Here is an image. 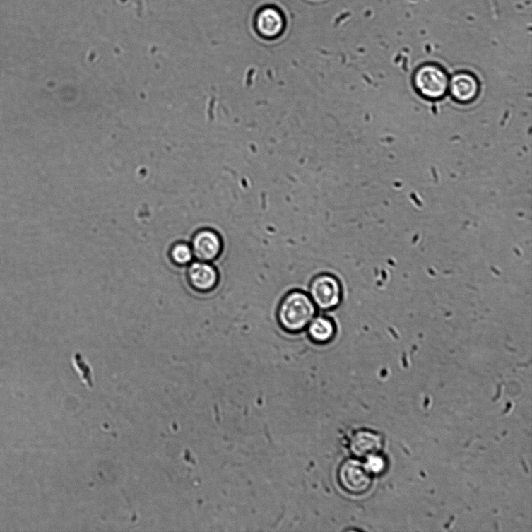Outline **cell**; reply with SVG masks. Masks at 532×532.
Returning a JSON list of instances; mask_svg holds the SVG:
<instances>
[{
	"mask_svg": "<svg viewBox=\"0 0 532 532\" xmlns=\"http://www.w3.org/2000/svg\"><path fill=\"white\" fill-rule=\"evenodd\" d=\"M315 314V304L309 296L301 292H293L281 302L279 320L285 330L298 332L309 325Z\"/></svg>",
	"mask_w": 532,
	"mask_h": 532,
	"instance_id": "6da1fadb",
	"label": "cell"
},
{
	"mask_svg": "<svg viewBox=\"0 0 532 532\" xmlns=\"http://www.w3.org/2000/svg\"><path fill=\"white\" fill-rule=\"evenodd\" d=\"M413 81L416 93L428 101L442 100L449 89L448 75L437 64H428L418 68Z\"/></svg>",
	"mask_w": 532,
	"mask_h": 532,
	"instance_id": "7a4b0ae2",
	"label": "cell"
},
{
	"mask_svg": "<svg viewBox=\"0 0 532 532\" xmlns=\"http://www.w3.org/2000/svg\"><path fill=\"white\" fill-rule=\"evenodd\" d=\"M311 300L321 309H331L338 306L341 297V286L337 278L321 276L314 279L310 287Z\"/></svg>",
	"mask_w": 532,
	"mask_h": 532,
	"instance_id": "3957f363",
	"label": "cell"
},
{
	"mask_svg": "<svg viewBox=\"0 0 532 532\" xmlns=\"http://www.w3.org/2000/svg\"><path fill=\"white\" fill-rule=\"evenodd\" d=\"M339 481L345 491L355 495L367 492L372 483L371 474L366 466L354 460L346 461L341 467Z\"/></svg>",
	"mask_w": 532,
	"mask_h": 532,
	"instance_id": "277c9868",
	"label": "cell"
},
{
	"mask_svg": "<svg viewBox=\"0 0 532 532\" xmlns=\"http://www.w3.org/2000/svg\"><path fill=\"white\" fill-rule=\"evenodd\" d=\"M453 100L460 104L474 102L480 94V85L475 76L468 72L455 73L449 81Z\"/></svg>",
	"mask_w": 532,
	"mask_h": 532,
	"instance_id": "5b68a950",
	"label": "cell"
},
{
	"mask_svg": "<svg viewBox=\"0 0 532 532\" xmlns=\"http://www.w3.org/2000/svg\"><path fill=\"white\" fill-rule=\"evenodd\" d=\"M191 248L194 256L200 261H214L222 252V240L214 231L202 230L194 235Z\"/></svg>",
	"mask_w": 532,
	"mask_h": 532,
	"instance_id": "8992f818",
	"label": "cell"
},
{
	"mask_svg": "<svg viewBox=\"0 0 532 532\" xmlns=\"http://www.w3.org/2000/svg\"><path fill=\"white\" fill-rule=\"evenodd\" d=\"M189 283L195 290L208 292L214 288L218 281L216 269L208 262H195L191 265L188 271Z\"/></svg>",
	"mask_w": 532,
	"mask_h": 532,
	"instance_id": "52a82bcc",
	"label": "cell"
},
{
	"mask_svg": "<svg viewBox=\"0 0 532 532\" xmlns=\"http://www.w3.org/2000/svg\"><path fill=\"white\" fill-rule=\"evenodd\" d=\"M383 447V439L377 432L360 431L354 436L352 442L353 452L359 457L368 458L379 454Z\"/></svg>",
	"mask_w": 532,
	"mask_h": 532,
	"instance_id": "ba28073f",
	"label": "cell"
},
{
	"mask_svg": "<svg viewBox=\"0 0 532 532\" xmlns=\"http://www.w3.org/2000/svg\"><path fill=\"white\" fill-rule=\"evenodd\" d=\"M283 19L280 13L273 8L263 10L257 18V29L265 37H275L283 30Z\"/></svg>",
	"mask_w": 532,
	"mask_h": 532,
	"instance_id": "9c48e42d",
	"label": "cell"
},
{
	"mask_svg": "<svg viewBox=\"0 0 532 532\" xmlns=\"http://www.w3.org/2000/svg\"><path fill=\"white\" fill-rule=\"evenodd\" d=\"M309 336L317 343H326L336 333V328L330 319L324 317H314L308 325Z\"/></svg>",
	"mask_w": 532,
	"mask_h": 532,
	"instance_id": "30bf717a",
	"label": "cell"
},
{
	"mask_svg": "<svg viewBox=\"0 0 532 532\" xmlns=\"http://www.w3.org/2000/svg\"><path fill=\"white\" fill-rule=\"evenodd\" d=\"M171 256L172 261L177 264L185 265L191 262L194 253L192 248L186 243H178L172 247Z\"/></svg>",
	"mask_w": 532,
	"mask_h": 532,
	"instance_id": "8fae6325",
	"label": "cell"
},
{
	"mask_svg": "<svg viewBox=\"0 0 532 532\" xmlns=\"http://www.w3.org/2000/svg\"><path fill=\"white\" fill-rule=\"evenodd\" d=\"M365 466L371 475H378L383 473L386 467V461L382 455L377 454L367 458V463H365Z\"/></svg>",
	"mask_w": 532,
	"mask_h": 532,
	"instance_id": "7c38bea8",
	"label": "cell"
}]
</instances>
